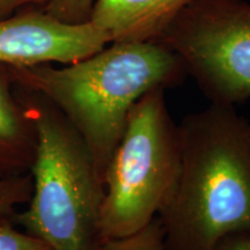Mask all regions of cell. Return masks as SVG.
Instances as JSON below:
<instances>
[{"label":"cell","mask_w":250,"mask_h":250,"mask_svg":"<svg viewBox=\"0 0 250 250\" xmlns=\"http://www.w3.org/2000/svg\"><path fill=\"white\" fill-rule=\"evenodd\" d=\"M180 170L158 215L166 250H212L225 236L250 233L248 121L234 105L211 103L177 125Z\"/></svg>","instance_id":"obj_1"},{"label":"cell","mask_w":250,"mask_h":250,"mask_svg":"<svg viewBox=\"0 0 250 250\" xmlns=\"http://www.w3.org/2000/svg\"><path fill=\"white\" fill-rule=\"evenodd\" d=\"M13 71L77 130L102 182L133 105L149 90L179 85L187 74L181 59L158 41L112 42L62 67L42 64Z\"/></svg>","instance_id":"obj_2"},{"label":"cell","mask_w":250,"mask_h":250,"mask_svg":"<svg viewBox=\"0 0 250 250\" xmlns=\"http://www.w3.org/2000/svg\"><path fill=\"white\" fill-rule=\"evenodd\" d=\"M23 101L36 127L37 149L27 208L12 220L52 250H98L104 187L92 155L49 100L33 92Z\"/></svg>","instance_id":"obj_3"},{"label":"cell","mask_w":250,"mask_h":250,"mask_svg":"<svg viewBox=\"0 0 250 250\" xmlns=\"http://www.w3.org/2000/svg\"><path fill=\"white\" fill-rule=\"evenodd\" d=\"M165 90H149L133 105L109 161L100 213L101 242L139 232L173 195L180 170L179 132Z\"/></svg>","instance_id":"obj_4"},{"label":"cell","mask_w":250,"mask_h":250,"mask_svg":"<svg viewBox=\"0 0 250 250\" xmlns=\"http://www.w3.org/2000/svg\"><path fill=\"white\" fill-rule=\"evenodd\" d=\"M154 41L181 59L211 103L250 99L249 2L191 0Z\"/></svg>","instance_id":"obj_5"},{"label":"cell","mask_w":250,"mask_h":250,"mask_svg":"<svg viewBox=\"0 0 250 250\" xmlns=\"http://www.w3.org/2000/svg\"><path fill=\"white\" fill-rule=\"evenodd\" d=\"M110 43L90 21L67 23L45 13H27L0 21V65L12 68L89 57Z\"/></svg>","instance_id":"obj_6"},{"label":"cell","mask_w":250,"mask_h":250,"mask_svg":"<svg viewBox=\"0 0 250 250\" xmlns=\"http://www.w3.org/2000/svg\"><path fill=\"white\" fill-rule=\"evenodd\" d=\"M191 0H95L89 21L112 42L154 41Z\"/></svg>","instance_id":"obj_7"},{"label":"cell","mask_w":250,"mask_h":250,"mask_svg":"<svg viewBox=\"0 0 250 250\" xmlns=\"http://www.w3.org/2000/svg\"><path fill=\"white\" fill-rule=\"evenodd\" d=\"M4 65H0V171L30 173L37 149V132L33 117L22 100L11 92Z\"/></svg>","instance_id":"obj_8"},{"label":"cell","mask_w":250,"mask_h":250,"mask_svg":"<svg viewBox=\"0 0 250 250\" xmlns=\"http://www.w3.org/2000/svg\"><path fill=\"white\" fill-rule=\"evenodd\" d=\"M33 191L30 173L8 174L0 171V220L12 218L17 208L27 204Z\"/></svg>","instance_id":"obj_9"},{"label":"cell","mask_w":250,"mask_h":250,"mask_svg":"<svg viewBox=\"0 0 250 250\" xmlns=\"http://www.w3.org/2000/svg\"><path fill=\"white\" fill-rule=\"evenodd\" d=\"M98 250H166L160 219L154 218L147 226L130 236L103 241Z\"/></svg>","instance_id":"obj_10"},{"label":"cell","mask_w":250,"mask_h":250,"mask_svg":"<svg viewBox=\"0 0 250 250\" xmlns=\"http://www.w3.org/2000/svg\"><path fill=\"white\" fill-rule=\"evenodd\" d=\"M0 250H52L39 237L19 229L12 218L0 220Z\"/></svg>","instance_id":"obj_11"},{"label":"cell","mask_w":250,"mask_h":250,"mask_svg":"<svg viewBox=\"0 0 250 250\" xmlns=\"http://www.w3.org/2000/svg\"><path fill=\"white\" fill-rule=\"evenodd\" d=\"M46 13L67 23L89 21L95 0H45Z\"/></svg>","instance_id":"obj_12"},{"label":"cell","mask_w":250,"mask_h":250,"mask_svg":"<svg viewBox=\"0 0 250 250\" xmlns=\"http://www.w3.org/2000/svg\"><path fill=\"white\" fill-rule=\"evenodd\" d=\"M212 250H250V233H234L223 237Z\"/></svg>","instance_id":"obj_13"},{"label":"cell","mask_w":250,"mask_h":250,"mask_svg":"<svg viewBox=\"0 0 250 250\" xmlns=\"http://www.w3.org/2000/svg\"><path fill=\"white\" fill-rule=\"evenodd\" d=\"M45 0H0V17L7 14L12 9L29 2H43Z\"/></svg>","instance_id":"obj_14"},{"label":"cell","mask_w":250,"mask_h":250,"mask_svg":"<svg viewBox=\"0 0 250 250\" xmlns=\"http://www.w3.org/2000/svg\"><path fill=\"white\" fill-rule=\"evenodd\" d=\"M248 130H249V137H250V121L248 122Z\"/></svg>","instance_id":"obj_15"}]
</instances>
